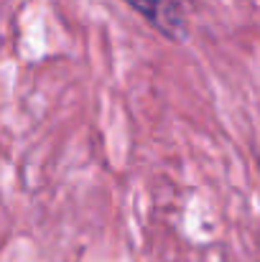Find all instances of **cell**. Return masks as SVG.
Listing matches in <instances>:
<instances>
[{"label": "cell", "instance_id": "obj_1", "mask_svg": "<svg viewBox=\"0 0 260 262\" xmlns=\"http://www.w3.org/2000/svg\"><path fill=\"white\" fill-rule=\"evenodd\" d=\"M138 15H143L158 33L171 38L176 43L186 41V18L176 0H125Z\"/></svg>", "mask_w": 260, "mask_h": 262}]
</instances>
